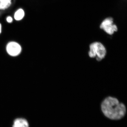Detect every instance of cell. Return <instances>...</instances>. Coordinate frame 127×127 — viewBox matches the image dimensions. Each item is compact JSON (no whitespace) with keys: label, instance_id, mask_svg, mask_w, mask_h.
<instances>
[{"label":"cell","instance_id":"obj_1","mask_svg":"<svg viewBox=\"0 0 127 127\" xmlns=\"http://www.w3.org/2000/svg\"><path fill=\"white\" fill-rule=\"evenodd\" d=\"M102 111L104 115L110 119L119 120L124 117L126 112L125 105L115 97L109 96L103 101Z\"/></svg>","mask_w":127,"mask_h":127},{"label":"cell","instance_id":"obj_2","mask_svg":"<svg viewBox=\"0 0 127 127\" xmlns=\"http://www.w3.org/2000/svg\"><path fill=\"white\" fill-rule=\"evenodd\" d=\"M107 51L103 45L99 42H95L89 46L88 55L91 58H95L98 61H101L106 55Z\"/></svg>","mask_w":127,"mask_h":127},{"label":"cell","instance_id":"obj_3","mask_svg":"<svg viewBox=\"0 0 127 127\" xmlns=\"http://www.w3.org/2000/svg\"><path fill=\"white\" fill-rule=\"evenodd\" d=\"M100 27L109 35H113L118 30L117 26L114 22L113 18L111 17L104 19L100 24Z\"/></svg>","mask_w":127,"mask_h":127},{"label":"cell","instance_id":"obj_4","mask_svg":"<svg viewBox=\"0 0 127 127\" xmlns=\"http://www.w3.org/2000/svg\"><path fill=\"white\" fill-rule=\"evenodd\" d=\"M6 50L7 54L10 56L17 57L22 51V47L20 43L14 41H11L7 43Z\"/></svg>","mask_w":127,"mask_h":127},{"label":"cell","instance_id":"obj_5","mask_svg":"<svg viewBox=\"0 0 127 127\" xmlns=\"http://www.w3.org/2000/svg\"><path fill=\"white\" fill-rule=\"evenodd\" d=\"M14 1V0H0V15L9 9Z\"/></svg>","mask_w":127,"mask_h":127},{"label":"cell","instance_id":"obj_6","mask_svg":"<svg viewBox=\"0 0 127 127\" xmlns=\"http://www.w3.org/2000/svg\"><path fill=\"white\" fill-rule=\"evenodd\" d=\"M12 127H29V123L25 119L17 118L14 120Z\"/></svg>","mask_w":127,"mask_h":127},{"label":"cell","instance_id":"obj_7","mask_svg":"<svg viewBox=\"0 0 127 127\" xmlns=\"http://www.w3.org/2000/svg\"><path fill=\"white\" fill-rule=\"evenodd\" d=\"M25 16V12L23 9L20 8L16 11L14 15L15 20L20 21L22 20Z\"/></svg>","mask_w":127,"mask_h":127},{"label":"cell","instance_id":"obj_8","mask_svg":"<svg viewBox=\"0 0 127 127\" xmlns=\"http://www.w3.org/2000/svg\"><path fill=\"white\" fill-rule=\"evenodd\" d=\"M6 21L8 23H12L13 21V18L10 16H8L6 18Z\"/></svg>","mask_w":127,"mask_h":127},{"label":"cell","instance_id":"obj_9","mask_svg":"<svg viewBox=\"0 0 127 127\" xmlns=\"http://www.w3.org/2000/svg\"><path fill=\"white\" fill-rule=\"evenodd\" d=\"M2 32V25L1 23H0V34Z\"/></svg>","mask_w":127,"mask_h":127}]
</instances>
